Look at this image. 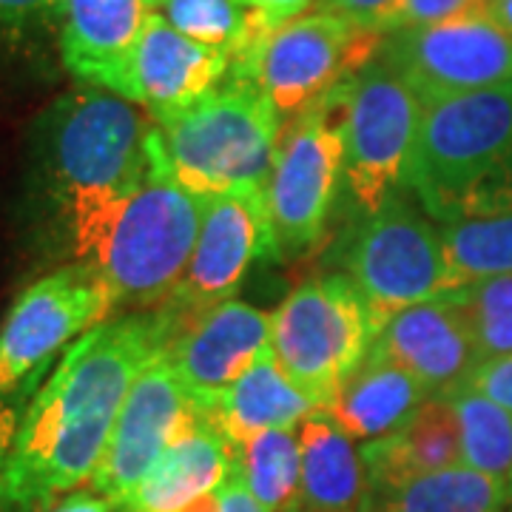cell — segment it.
Listing matches in <instances>:
<instances>
[{
	"mask_svg": "<svg viewBox=\"0 0 512 512\" xmlns=\"http://www.w3.org/2000/svg\"><path fill=\"white\" fill-rule=\"evenodd\" d=\"M163 348L157 313L109 319L80 336L23 407L9 484L23 512H49L92 481L128 387Z\"/></svg>",
	"mask_w": 512,
	"mask_h": 512,
	"instance_id": "1",
	"label": "cell"
},
{
	"mask_svg": "<svg viewBox=\"0 0 512 512\" xmlns=\"http://www.w3.org/2000/svg\"><path fill=\"white\" fill-rule=\"evenodd\" d=\"M160 126L120 94L77 86L43 120L46 174L74 256L83 262L114 208L148 177Z\"/></svg>",
	"mask_w": 512,
	"mask_h": 512,
	"instance_id": "2",
	"label": "cell"
},
{
	"mask_svg": "<svg viewBox=\"0 0 512 512\" xmlns=\"http://www.w3.org/2000/svg\"><path fill=\"white\" fill-rule=\"evenodd\" d=\"M407 188L441 225L512 211V80L424 106Z\"/></svg>",
	"mask_w": 512,
	"mask_h": 512,
	"instance_id": "3",
	"label": "cell"
},
{
	"mask_svg": "<svg viewBox=\"0 0 512 512\" xmlns=\"http://www.w3.org/2000/svg\"><path fill=\"white\" fill-rule=\"evenodd\" d=\"M202 211L205 197L177 180L160 137L148 177L114 208L83 262L109 279L117 305L160 308L188 268Z\"/></svg>",
	"mask_w": 512,
	"mask_h": 512,
	"instance_id": "4",
	"label": "cell"
},
{
	"mask_svg": "<svg viewBox=\"0 0 512 512\" xmlns=\"http://www.w3.org/2000/svg\"><path fill=\"white\" fill-rule=\"evenodd\" d=\"M157 126L177 180L200 197H214L265 188L285 123L254 83L231 77L197 103L160 117Z\"/></svg>",
	"mask_w": 512,
	"mask_h": 512,
	"instance_id": "5",
	"label": "cell"
},
{
	"mask_svg": "<svg viewBox=\"0 0 512 512\" xmlns=\"http://www.w3.org/2000/svg\"><path fill=\"white\" fill-rule=\"evenodd\" d=\"M376 322L348 274L299 285L271 313V350L282 373L319 410L359 367L376 339Z\"/></svg>",
	"mask_w": 512,
	"mask_h": 512,
	"instance_id": "6",
	"label": "cell"
},
{
	"mask_svg": "<svg viewBox=\"0 0 512 512\" xmlns=\"http://www.w3.org/2000/svg\"><path fill=\"white\" fill-rule=\"evenodd\" d=\"M384 35L330 9H308L265 32L231 63L234 80L254 83L282 117H293L379 55Z\"/></svg>",
	"mask_w": 512,
	"mask_h": 512,
	"instance_id": "7",
	"label": "cell"
},
{
	"mask_svg": "<svg viewBox=\"0 0 512 512\" xmlns=\"http://www.w3.org/2000/svg\"><path fill=\"white\" fill-rule=\"evenodd\" d=\"M424 103L382 55L345 80V180L367 214L410 183Z\"/></svg>",
	"mask_w": 512,
	"mask_h": 512,
	"instance_id": "8",
	"label": "cell"
},
{
	"mask_svg": "<svg viewBox=\"0 0 512 512\" xmlns=\"http://www.w3.org/2000/svg\"><path fill=\"white\" fill-rule=\"evenodd\" d=\"M345 177V83L282 126L265 197L279 254H302L328 225Z\"/></svg>",
	"mask_w": 512,
	"mask_h": 512,
	"instance_id": "9",
	"label": "cell"
},
{
	"mask_svg": "<svg viewBox=\"0 0 512 512\" xmlns=\"http://www.w3.org/2000/svg\"><path fill=\"white\" fill-rule=\"evenodd\" d=\"M117 296L92 262H72L20 293L0 325V399L26 384L97 325L109 322Z\"/></svg>",
	"mask_w": 512,
	"mask_h": 512,
	"instance_id": "10",
	"label": "cell"
},
{
	"mask_svg": "<svg viewBox=\"0 0 512 512\" xmlns=\"http://www.w3.org/2000/svg\"><path fill=\"white\" fill-rule=\"evenodd\" d=\"M345 265L376 328L393 313L461 288L444 259L439 228L399 194L370 214Z\"/></svg>",
	"mask_w": 512,
	"mask_h": 512,
	"instance_id": "11",
	"label": "cell"
},
{
	"mask_svg": "<svg viewBox=\"0 0 512 512\" xmlns=\"http://www.w3.org/2000/svg\"><path fill=\"white\" fill-rule=\"evenodd\" d=\"M379 55L424 106L512 80V40L487 9L387 32Z\"/></svg>",
	"mask_w": 512,
	"mask_h": 512,
	"instance_id": "12",
	"label": "cell"
},
{
	"mask_svg": "<svg viewBox=\"0 0 512 512\" xmlns=\"http://www.w3.org/2000/svg\"><path fill=\"white\" fill-rule=\"evenodd\" d=\"M279 256L265 188H239L205 197L200 234L177 291L157 311L168 322L208 311L234 299L256 259Z\"/></svg>",
	"mask_w": 512,
	"mask_h": 512,
	"instance_id": "13",
	"label": "cell"
},
{
	"mask_svg": "<svg viewBox=\"0 0 512 512\" xmlns=\"http://www.w3.org/2000/svg\"><path fill=\"white\" fill-rule=\"evenodd\" d=\"M194 416L197 407L188 390L163 350H157L128 387L106 453L92 476L94 493L111 507H120Z\"/></svg>",
	"mask_w": 512,
	"mask_h": 512,
	"instance_id": "14",
	"label": "cell"
},
{
	"mask_svg": "<svg viewBox=\"0 0 512 512\" xmlns=\"http://www.w3.org/2000/svg\"><path fill=\"white\" fill-rule=\"evenodd\" d=\"M163 322V356L197 404L239 379L271 348V316L248 302L225 299L183 322Z\"/></svg>",
	"mask_w": 512,
	"mask_h": 512,
	"instance_id": "15",
	"label": "cell"
},
{
	"mask_svg": "<svg viewBox=\"0 0 512 512\" xmlns=\"http://www.w3.org/2000/svg\"><path fill=\"white\" fill-rule=\"evenodd\" d=\"M231 74V55L177 32L160 12H148L126 63L123 97L154 120L214 92Z\"/></svg>",
	"mask_w": 512,
	"mask_h": 512,
	"instance_id": "16",
	"label": "cell"
},
{
	"mask_svg": "<svg viewBox=\"0 0 512 512\" xmlns=\"http://www.w3.org/2000/svg\"><path fill=\"white\" fill-rule=\"evenodd\" d=\"M373 342L413 373L433 399L464 390L484 362L453 293L393 313Z\"/></svg>",
	"mask_w": 512,
	"mask_h": 512,
	"instance_id": "17",
	"label": "cell"
},
{
	"mask_svg": "<svg viewBox=\"0 0 512 512\" xmlns=\"http://www.w3.org/2000/svg\"><path fill=\"white\" fill-rule=\"evenodd\" d=\"M146 15L143 0H66L60 23L63 66L77 83L123 97L128 55Z\"/></svg>",
	"mask_w": 512,
	"mask_h": 512,
	"instance_id": "18",
	"label": "cell"
},
{
	"mask_svg": "<svg viewBox=\"0 0 512 512\" xmlns=\"http://www.w3.org/2000/svg\"><path fill=\"white\" fill-rule=\"evenodd\" d=\"M234 470L237 447L197 413L117 512H183L225 484Z\"/></svg>",
	"mask_w": 512,
	"mask_h": 512,
	"instance_id": "19",
	"label": "cell"
},
{
	"mask_svg": "<svg viewBox=\"0 0 512 512\" xmlns=\"http://www.w3.org/2000/svg\"><path fill=\"white\" fill-rule=\"evenodd\" d=\"M299 433V512H373V490L362 450L330 419L328 410H313L296 424Z\"/></svg>",
	"mask_w": 512,
	"mask_h": 512,
	"instance_id": "20",
	"label": "cell"
},
{
	"mask_svg": "<svg viewBox=\"0 0 512 512\" xmlns=\"http://www.w3.org/2000/svg\"><path fill=\"white\" fill-rule=\"evenodd\" d=\"M197 413L217 427L234 447L262 430L296 427L308 419L316 404L282 373L274 350L265 348L239 379L222 387L220 393L194 404Z\"/></svg>",
	"mask_w": 512,
	"mask_h": 512,
	"instance_id": "21",
	"label": "cell"
},
{
	"mask_svg": "<svg viewBox=\"0 0 512 512\" xmlns=\"http://www.w3.org/2000/svg\"><path fill=\"white\" fill-rule=\"evenodd\" d=\"M430 399V390L373 342L325 410L353 441H373L399 430Z\"/></svg>",
	"mask_w": 512,
	"mask_h": 512,
	"instance_id": "22",
	"label": "cell"
},
{
	"mask_svg": "<svg viewBox=\"0 0 512 512\" xmlns=\"http://www.w3.org/2000/svg\"><path fill=\"white\" fill-rule=\"evenodd\" d=\"M362 461L373 495L393 490L424 473L461 464V433L450 402L430 399L399 430L382 439L365 441Z\"/></svg>",
	"mask_w": 512,
	"mask_h": 512,
	"instance_id": "23",
	"label": "cell"
},
{
	"mask_svg": "<svg viewBox=\"0 0 512 512\" xmlns=\"http://www.w3.org/2000/svg\"><path fill=\"white\" fill-rule=\"evenodd\" d=\"M373 512H510V478L456 464L373 495Z\"/></svg>",
	"mask_w": 512,
	"mask_h": 512,
	"instance_id": "24",
	"label": "cell"
},
{
	"mask_svg": "<svg viewBox=\"0 0 512 512\" xmlns=\"http://www.w3.org/2000/svg\"><path fill=\"white\" fill-rule=\"evenodd\" d=\"M299 433L296 427L262 430L237 447V473L248 493L268 512H291L299 493Z\"/></svg>",
	"mask_w": 512,
	"mask_h": 512,
	"instance_id": "25",
	"label": "cell"
},
{
	"mask_svg": "<svg viewBox=\"0 0 512 512\" xmlns=\"http://www.w3.org/2000/svg\"><path fill=\"white\" fill-rule=\"evenodd\" d=\"M163 18L185 37L228 52L231 63L271 32L242 0H165Z\"/></svg>",
	"mask_w": 512,
	"mask_h": 512,
	"instance_id": "26",
	"label": "cell"
},
{
	"mask_svg": "<svg viewBox=\"0 0 512 512\" xmlns=\"http://www.w3.org/2000/svg\"><path fill=\"white\" fill-rule=\"evenodd\" d=\"M439 234L444 259L458 285L512 274V211L447 222Z\"/></svg>",
	"mask_w": 512,
	"mask_h": 512,
	"instance_id": "27",
	"label": "cell"
},
{
	"mask_svg": "<svg viewBox=\"0 0 512 512\" xmlns=\"http://www.w3.org/2000/svg\"><path fill=\"white\" fill-rule=\"evenodd\" d=\"M461 433V464L487 476H512V413L478 390H458L450 399Z\"/></svg>",
	"mask_w": 512,
	"mask_h": 512,
	"instance_id": "28",
	"label": "cell"
},
{
	"mask_svg": "<svg viewBox=\"0 0 512 512\" xmlns=\"http://www.w3.org/2000/svg\"><path fill=\"white\" fill-rule=\"evenodd\" d=\"M453 293L481 359L512 356V274L467 282Z\"/></svg>",
	"mask_w": 512,
	"mask_h": 512,
	"instance_id": "29",
	"label": "cell"
},
{
	"mask_svg": "<svg viewBox=\"0 0 512 512\" xmlns=\"http://www.w3.org/2000/svg\"><path fill=\"white\" fill-rule=\"evenodd\" d=\"M66 0H0V37L23 40L63 23Z\"/></svg>",
	"mask_w": 512,
	"mask_h": 512,
	"instance_id": "30",
	"label": "cell"
},
{
	"mask_svg": "<svg viewBox=\"0 0 512 512\" xmlns=\"http://www.w3.org/2000/svg\"><path fill=\"white\" fill-rule=\"evenodd\" d=\"M476 9H487V0H402L396 6L390 23H387V32L413 29V26H430V23H441V20L476 12Z\"/></svg>",
	"mask_w": 512,
	"mask_h": 512,
	"instance_id": "31",
	"label": "cell"
},
{
	"mask_svg": "<svg viewBox=\"0 0 512 512\" xmlns=\"http://www.w3.org/2000/svg\"><path fill=\"white\" fill-rule=\"evenodd\" d=\"M20 416H23V407L12 402V396L0 399V512H23L15 501V495H12V484H9Z\"/></svg>",
	"mask_w": 512,
	"mask_h": 512,
	"instance_id": "32",
	"label": "cell"
},
{
	"mask_svg": "<svg viewBox=\"0 0 512 512\" xmlns=\"http://www.w3.org/2000/svg\"><path fill=\"white\" fill-rule=\"evenodd\" d=\"M183 512H268L254 495L248 493V487L242 484V478L234 470L231 478L220 484L214 493L202 495L194 504H188Z\"/></svg>",
	"mask_w": 512,
	"mask_h": 512,
	"instance_id": "33",
	"label": "cell"
},
{
	"mask_svg": "<svg viewBox=\"0 0 512 512\" xmlns=\"http://www.w3.org/2000/svg\"><path fill=\"white\" fill-rule=\"evenodd\" d=\"M399 3L402 0H322V9H330L342 18L353 20L356 26L384 35Z\"/></svg>",
	"mask_w": 512,
	"mask_h": 512,
	"instance_id": "34",
	"label": "cell"
},
{
	"mask_svg": "<svg viewBox=\"0 0 512 512\" xmlns=\"http://www.w3.org/2000/svg\"><path fill=\"white\" fill-rule=\"evenodd\" d=\"M467 387L478 390L481 396L493 399L495 404H501L504 410L512 413V356L481 362Z\"/></svg>",
	"mask_w": 512,
	"mask_h": 512,
	"instance_id": "35",
	"label": "cell"
},
{
	"mask_svg": "<svg viewBox=\"0 0 512 512\" xmlns=\"http://www.w3.org/2000/svg\"><path fill=\"white\" fill-rule=\"evenodd\" d=\"M242 3H245L265 26L274 29L279 23L296 18V15H302V12H308V6H311L313 0H242Z\"/></svg>",
	"mask_w": 512,
	"mask_h": 512,
	"instance_id": "36",
	"label": "cell"
},
{
	"mask_svg": "<svg viewBox=\"0 0 512 512\" xmlns=\"http://www.w3.org/2000/svg\"><path fill=\"white\" fill-rule=\"evenodd\" d=\"M109 501L94 490H72L66 493L49 512H111Z\"/></svg>",
	"mask_w": 512,
	"mask_h": 512,
	"instance_id": "37",
	"label": "cell"
},
{
	"mask_svg": "<svg viewBox=\"0 0 512 512\" xmlns=\"http://www.w3.org/2000/svg\"><path fill=\"white\" fill-rule=\"evenodd\" d=\"M487 12L512 40V0H487Z\"/></svg>",
	"mask_w": 512,
	"mask_h": 512,
	"instance_id": "38",
	"label": "cell"
},
{
	"mask_svg": "<svg viewBox=\"0 0 512 512\" xmlns=\"http://www.w3.org/2000/svg\"><path fill=\"white\" fill-rule=\"evenodd\" d=\"M143 3H146V9H148V12H157V9H160V6H163L165 0H143Z\"/></svg>",
	"mask_w": 512,
	"mask_h": 512,
	"instance_id": "39",
	"label": "cell"
},
{
	"mask_svg": "<svg viewBox=\"0 0 512 512\" xmlns=\"http://www.w3.org/2000/svg\"><path fill=\"white\" fill-rule=\"evenodd\" d=\"M510 512H512V476H510Z\"/></svg>",
	"mask_w": 512,
	"mask_h": 512,
	"instance_id": "40",
	"label": "cell"
},
{
	"mask_svg": "<svg viewBox=\"0 0 512 512\" xmlns=\"http://www.w3.org/2000/svg\"><path fill=\"white\" fill-rule=\"evenodd\" d=\"M291 512H299V510H291Z\"/></svg>",
	"mask_w": 512,
	"mask_h": 512,
	"instance_id": "41",
	"label": "cell"
}]
</instances>
